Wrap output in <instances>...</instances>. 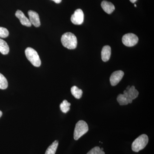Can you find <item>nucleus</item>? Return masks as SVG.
Segmentation results:
<instances>
[{
  "mask_svg": "<svg viewBox=\"0 0 154 154\" xmlns=\"http://www.w3.org/2000/svg\"><path fill=\"white\" fill-rule=\"evenodd\" d=\"M63 45L69 49H74L77 46V39L76 37L73 33L70 32L65 33L62 36L61 38Z\"/></svg>",
  "mask_w": 154,
  "mask_h": 154,
  "instance_id": "nucleus-1",
  "label": "nucleus"
},
{
  "mask_svg": "<svg viewBox=\"0 0 154 154\" xmlns=\"http://www.w3.org/2000/svg\"><path fill=\"white\" fill-rule=\"evenodd\" d=\"M148 142L149 138L147 135H141L134 141L131 145V149L134 152H137L145 148Z\"/></svg>",
  "mask_w": 154,
  "mask_h": 154,
  "instance_id": "nucleus-2",
  "label": "nucleus"
},
{
  "mask_svg": "<svg viewBox=\"0 0 154 154\" xmlns=\"http://www.w3.org/2000/svg\"><path fill=\"white\" fill-rule=\"evenodd\" d=\"M25 55L33 66L39 67L41 64V60L38 53L32 48L28 47L25 50Z\"/></svg>",
  "mask_w": 154,
  "mask_h": 154,
  "instance_id": "nucleus-3",
  "label": "nucleus"
},
{
  "mask_svg": "<svg viewBox=\"0 0 154 154\" xmlns=\"http://www.w3.org/2000/svg\"><path fill=\"white\" fill-rule=\"evenodd\" d=\"M89 130L88 125L85 122L80 120L76 123L74 132V138L75 140H78Z\"/></svg>",
  "mask_w": 154,
  "mask_h": 154,
  "instance_id": "nucleus-4",
  "label": "nucleus"
},
{
  "mask_svg": "<svg viewBox=\"0 0 154 154\" xmlns=\"http://www.w3.org/2000/svg\"><path fill=\"white\" fill-rule=\"evenodd\" d=\"M138 38L135 34L132 33H127L123 36L122 42L123 44L128 47H132L137 44Z\"/></svg>",
  "mask_w": 154,
  "mask_h": 154,
  "instance_id": "nucleus-5",
  "label": "nucleus"
},
{
  "mask_svg": "<svg viewBox=\"0 0 154 154\" xmlns=\"http://www.w3.org/2000/svg\"><path fill=\"white\" fill-rule=\"evenodd\" d=\"M71 21L74 25H82L84 21V14L83 11L80 9L76 10L72 16Z\"/></svg>",
  "mask_w": 154,
  "mask_h": 154,
  "instance_id": "nucleus-6",
  "label": "nucleus"
},
{
  "mask_svg": "<svg viewBox=\"0 0 154 154\" xmlns=\"http://www.w3.org/2000/svg\"><path fill=\"white\" fill-rule=\"evenodd\" d=\"M124 75V72L121 70L116 71L113 72L110 76V79L111 85H116L122 79Z\"/></svg>",
  "mask_w": 154,
  "mask_h": 154,
  "instance_id": "nucleus-7",
  "label": "nucleus"
},
{
  "mask_svg": "<svg viewBox=\"0 0 154 154\" xmlns=\"http://www.w3.org/2000/svg\"><path fill=\"white\" fill-rule=\"evenodd\" d=\"M28 15L31 24L34 25L35 27H39L40 25V21L38 14L35 11H29L28 12Z\"/></svg>",
  "mask_w": 154,
  "mask_h": 154,
  "instance_id": "nucleus-8",
  "label": "nucleus"
},
{
  "mask_svg": "<svg viewBox=\"0 0 154 154\" xmlns=\"http://www.w3.org/2000/svg\"><path fill=\"white\" fill-rule=\"evenodd\" d=\"M117 101L120 105H127L132 102V100L129 99L126 90L124 91L123 94H120L117 97Z\"/></svg>",
  "mask_w": 154,
  "mask_h": 154,
  "instance_id": "nucleus-9",
  "label": "nucleus"
},
{
  "mask_svg": "<svg viewBox=\"0 0 154 154\" xmlns=\"http://www.w3.org/2000/svg\"><path fill=\"white\" fill-rule=\"evenodd\" d=\"M15 15L16 17L19 19L20 22L22 25L28 27H30L32 25L29 19L26 17L25 14L22 11L17 10L15 14Z\"/></svg>",
  "mask_w": 154,
  "mask_h": 154,
  "instance_id": "nucleus-10",
  "label": "nucleus"
},
{
  "mask_svg": "<svg viewBox=\"0 0 154 154\" xmlns=\"http://www.w3.org/2000/svg\"><path fill=\"white\" fill-rule=\"evenodd\" d=\"M101 7L104 11L107 14H112L115 10V8L114 5L110 2L104 1L101 3Z\"/></svg>",
  "mask_w": 154,
  "mask_h": 154,
  "instance_id": "nucleus-11",
  "label": "nucleus"
},
{
  "mask_svg": "<svg viewBox=\"0 0 154 154\" xmlns=\"http://www.w3.org/2000/svg\"><path fill=\"white\" fill-rule=\"evenodd\" d=\"M111 48L109 45H105L102 48L101 55L102 60L107 62L110 59L111 56Z\"/></svg>",
  "mask_w": 154,
  "mask_h": 154,
  "instance_id": "nucleus-12",
  "label": "nucleus"
},
{
  "mask_svg": "<svg viewBox=\"0 0 154 154\" xmlns=\"http://www.w3.org/2000/svg\"><path fill=\"white\" fill-rule=\"evenodd\" d=\"M10 51V48L8 43L5 40L0 38V52L4 55L8 54Z\"/></svg>",
  "mask_w": 154,
  "mask_h": 154,
  "instance_id": "nucleus-13",
  "label": "nucleus"
},
{
  "mask_svg": "<svg viewBox=\"0 0 154 154\" xmlns=\"http://www.w3.org/2000/svg\"><path fill=\"white\" fill-rule=\"evenodd\" d=\"M126 91L129 96L130 99L132 101L136 99L139 94L138 91L135 89V88L134 86L131 87L129 90Z\"/></svg>",
  "mask_w": 154,
  "mask_h": 154,
  "instance_id": "nucleus-14",
  "label": "nucleus"
},
{
  "mask_svg": "<svg viewBox=\"0 0 154 154\" xmlns=\"http://www.w3.org/2000/svg\"><path fill=\"white\" fill-rule=\"evenodd\" d=\"M72 95L77 99H80L82 98L83 94V91L81 89H79L76 86H74L71 89Z\"/></svg>",
  "mask_w": 154,
  "mask_h": 154,
  "instance_id": "nucleus-15",
  "label": "nucleus"
},
{
  "mask_svg": "<svg viewBox=\"0 0 154 154\" xmlns=\"http://www.w3.org/2000/svg\"><path fill=\"white\" fill-rule=\"evenodd\" d=\"M58 146V141H54L50 146L48 147L45 154H55Z\"/></svg>",
  "mask_w": 154,
  "mask_h": 154,
  "instance_id": "nucleus-16",
  "label": "nucleus"
},
{
  "mask_svg": "<svg viewBox=\"0 0 154 154\" xmlns=\"http://www.w3.org/2000/svg\"><path fill=\"white\" fill-rule=\"evenodd\" d=\"M71 104L66 100H64L60 105V110L64 113H66L70 110Z\"/></svg>",
  "mask_w": 154,
  "mask_h": 154,
  "instance_id": "nucleus-17",
  "label": "nucleus"
},
{
  "mask_svg": "<svg viewBox=\"0 0 154 154\" xmlns=\"http://www.w3.org/2000/svg\"><path fill=\"white\" fill-rule=\"evenodd\" d=\"M8 82L5 77L0 73V89L5 90L8 87Z\"/></svg>",
  "mask_w": 154,
  "mask_h": 154,
  "instance_id": "nucleus-18",
  "label": "nucleus"
},
{
  "mask_svg": "<svg viewBox=\"0 0 154 154\" xmlns=\"http://www.w3.org/2000/svg\"><path fill=\"white\" fill-rule=\"evenodd\" d=\"M87 154H105L99 146H96L91 149Z\"/></svg>",
  "mask_w": 154,
  "mask_h": 154,
  "instance_id": "nucleus-19",
  "label": "nucleus"
},
{
  "mask_svg": "<svg viewBox=\"0 0 154 154\" xmlns=\"http://www.w3.org/2000/svg\"><path fill=\"white\" fill-rule=\"evenodd\" d=\"M9 32L7 28L0 27V37L6 38L9 36Z\"/></svg>",
  "mask_w": 154,
  "mask_h": 154,
  "instance_id": "nucleus-20",
  "label": "nucleus"
},
{
  "mask_svg": "<svg viewBox=\"0 0 154 154\" xmlns=\"http://www.w3.org/2000/svg\"><path fill=\"white\" fill-rule=\"evenodd\" d=\"M54 2L57 3V4H59L61 2L62 0H52Z\"/></svg>",
  "mask_w": 154,
  "mask_h": 154,
  "instance_id": "nucleus-21",
  "label": "nucleus"
},
{
  "mask_svg": "<svg viewBox=\"0 0 154 154\" xmlns=\"http://www.w3.org/2000/svg\"><path fill=\"white\" fill-rule=\"evenodd\" d=\"M137 0H130L131 2L132 3H134Z\"/></svg>",
  "mask_w": 154,
  "mask_h": 154,
  "instance_id": "nucleus-22",
  "label": "nucleus"
},
{
  "mask_svg": "<svg viewBox=\"0 0 154 154\" xmlns=\"http://www.w3.org/2000/svg\"><path fill=\"white\" fill-rule=\"evenodd\" d=\"M2 111H1V110H0V118H1V117L2 116Z\"/></svg>",
  "mask_w": 154,
  "mask_h": 154,
  "instance_id": "nucleus-23",
  "label": "nucleus"
},
{
  "mask_svg": "<svg viewBox=\"0 0 154 154\" xmlns=\"http://www.w3.org/2000/svg\"><path fill=\"white\" fill-rule=\"evenodd\" d=\"M134 7H137V5H135H135H134Z\"/></svg>",
  "mask_w": 154,
  "mask_h": 154,
  "instance_id": "nucleus-24",
  "label": "nucleus"
},
{
  "mask_svg": "<svg viewBox=\"0 0 154 154\" xmlns=\"http://www.w3.org/2000/svg\"><path fill=\"white\" fill-rule=\"evenodd\" d=\"M101 149L102 150V151L103 150V148H101Z\"/></svg>",
  "mask_w": 154,
  "mask_h": 154,
  "instance_id": "nucleus-25",
  "label": "nucleus"
}]
</instances>
